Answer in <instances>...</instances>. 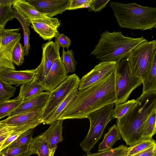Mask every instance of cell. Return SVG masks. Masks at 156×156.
Masks as SVG:
<instances>
[{
  "mask_svg": "<svg viewBox=\"0 0 156 156\" xmlns=\"http://www.w3.org/2000/svg\"><path fill=\"white\" fill-rule=\"evenodd\" d=\"M115 99V70L107 77L78 92L58 120L87 118L92 112L114 104Z\"/></svg>",
  "mask_w": 156,
  "mask_h": 156,
  "instance_id": "1",
  "label": "cell"
},
{
  "mask_svg": "<svg viewBox=\"0 0 156 156\" xmlns=\"http://www.w3.org/2000/svg\"><path fill=\"white\" fill-rule=\"evenodd\" d=\"M134 107L124 117L117 119L116 125L127 145L132 146L142 139L143 124L156 108V91L142 94Z\"/></svg>",
  "mask_w": 156,
  "mask_h": 156,
  "instance_id": "2",
  "label": "cell"
},
{
  "mask_svg": "<svg viewBox=\"0 0 156 156\" xmlns=\"http://www.w3.org/2000/svg\"><path fill=\"white\" fill-rule=\"evenodd\" d=\"M100 36L97 45L90 54L102 62L118 63L127 57L135 47L147 40L143 36L137 38L125 37L119 31H105Z\"/></svg>",
  "mask_w": 156,
  "mask_h": 156,
  "instance_id": "3",
  "label": "cell"
},
{
  "mask_svg": "<svg viewBox=\"0 0 156 156\" xmlns=\"http://www.w3.org/2000/svg\"><path fill=\"white\" fill-rule=\"evenodd\" d=\"M119 25L121 28L141 30L156 28V7L144 6L133 2L110 3Z\"/></svg>",
  "mask_w": 156,
  "mask_h": 156,
  "instance_id": "4",
  "label": "cell"
},
{
  "mask_svg": "<svg viewBox=\"0 0 156 156\" xmlns=\"http://www.w3.org/2000/svg\"><path fill=\"white\" fill-rule=\"evenodd\" d=\"M114 104H110L95 110L87 117L90 122L88 133L80 144L83 151L87 154L101 138L107 124L111 120Z\"/></svg>",
  "mask_w": 156,
  "mask_h": 156,
  "instance_id": "5",
  "label": "cell"
},
{
  "mask_svg": "<svg viewBox=\"0 0 156 156\" xmlns=\"http://www.w3.org/2000/svg\"><path fill=\"white\" fill-rule=\"evenodd\" d=\"M156 50V40H147L136 46L127 59L133 73L143 83L149 73Z\"/></svg>",
  "mask_w": 156,
  "mask_h": 156,
  "instance_id": "6",
  "label": "cell"
},
{
  "mask_svg": "<svg viewBox=\"0 0 156 156\" xmlns=\"http://www.w3.org/2000/svg\"><path fill=\"white\" fill-rule=\"evenodd\" d=\"M142 84V81L132 72L127 57L122 59L115 69V105L126 102L132 92Z\"/></svg>",
  "mask_w": 156,
  "mask_h": 156,
  "instance_id": "7",
  "label": "cell"
},
{
  "mask_svg": "<svg viewBox=\"0 0 156 156\" xmlns=\"http://www.w3.org/2000/svg\"><path fill=\"white\" fill-rule=\"evenodd\" d=\"M21 29L4 28L0 30V72L15 69L12 53L21 38V34L18 32Z\"/></svg>",
  "mask_w": 156,
  "mask_h": 156,
  "instance_id": "8",
  "label": "cell"
},
{
  "mask_svg": "<svg viewBox=\"0 0 156 156\" xmlns=\"http://www.w3.org/2000/svg\"><path fill=\"white\" fill-rule=\"evenodd\" d=\"M80 79L76 74L68 76L59 86L50 92V95L44 108L42 118L44 120L54 111L74 89L79 87Z\"/></svg>",
  "mask_w": 156,
  "mask_h": 156,
  "instance_id": "9",
  "label": "cell"
},
{
  "mask_svg": "<svg viewBox=\"0 0 156 156\" xmlns=\"http://www.w3.org/2000/svg\"><path fill=\"white\" fill-rule=\"evenodd\" d=\"M42 54L41 61L38 67V71L34 79L42 83L48 74L54 61L60 57V47L52 41L43 44L42 46Z\"/></svg>",
  "mask_w": 156,
  "mask_h": 156,
  "instance_id": "10",
  "label": "cell"
},
{
  "mask_svg": "<svg viewBox=\"0 0 156 156\" xmlns=\"http://www.w3.org/2000/svg\"><path fill=\"white\" fill-rule=\"evenodd\" d=\"M118 63L116 62L102 61L95 66L80 79L78 87L79 91L108 76L115 70Z\"/></svg>",
  "mask_w": 156,
  "mask_h": 156,
  "instance_id": "11",
  "label": "cell"
},
{
  "mask_svg": "<svg viewBox=\"0 0 156 156\" xmlns=\"http://www.w3.org/2000/svg\"><path fill=\"white\" fill-rule=\"evenodd\" d=\"M31 27L44 40L50 41L59 33L58 28L60 21L57 18L47 17L36 19L31 21Z\"/></svg>",
  "mask_w": 156,
  "mask_h": 156,
  "instance_id": "12",
  "label": "cell"
},
{
  "mask_svg": "<svg viewBox=\"0 0 156 156\" xmlns=\"http://www.w3.org/2000/svg\"><path fill=\"white\" fill-rule=\"evenodd\" d=\"M38 11L45 16L52 18L68 10L71 0H27Z\"/></svg>",
  "mask_w": 156,
  "mask_h": 156,
  "instance_id": "13",
  "label": "cell"
},
{
  "mask_svg": "<svg viewBox=\"0 0 156 156\" xmlns=\"http://www.w3.org/2000/svg\"><path fill=\"white\" fill-rule=\"evenodd\" d=\"M68 76L66 66L60 57L55 60L42 84L45 91L50 92L64 81Z\"/></svg>",
  "mask_w": 156,
  "mask_h": 156,
  "instance_id": "14",
  "label": "cell"
},
{
  "mask_svg": "<svg viewBox=\"0 0 156 156\" xmlns=\"http://www.w3.org/2000/svg\"><path fill=\"white\" fill-rule=\"evenodd\" d=\"M63 120H58L50 124L49 128L40 135L47 142L49 148V156H54L58 143L62 142Z\"/></svg>",
  "mask_w": 156,
  "mask_h": 156,
  "instance_id": "15",
  "label": "cell"
},
{
  "mask_svg": "<svg viewBox=\"0 0 156 156\" xmlns=\"http://www.w3.org/2000/svg\"><path fill=\"white\" fill-rule=\"evenodd\" d=\"M38 69V67L35 69L20 71L10 69L0 72V78L17 87L33 80Z\"/></svg>",
  "mask_w": 156,
  "mask_h": 156,
  "instance_id": "16",
  "label": "cell"
},
{
  "mask_svg": "<svg viewBox=\"0 0 156 156\" xmlns=\"http://www.w3.org/2000/svg\"><path fill=\"white\" fill-rule=\"evenodd\" d=\"M44 108L8 116L0 121V126H20L43 119L42 115Z\"/></svg>",
  "mask_w": 156,
  "mask_h": 156,
  "instance_id": "17",
  "label": "cell"
},
{
  "mask_svg": "<svg viewBox=\"0 0 156 156\" xmlns=\"http://www.w3.org/2000/svg\"><path fill=\"white\" fill-rule=\"evenodd\" d=\"M49 95V92H43L23 101L19 106L11 113L9 117L44 108Z\"/></svg>",
  "mask_w": 156,
  "mask_h": 156,
  "instance_id": "18",
  "label": "cell"
},
{
  "mask_svg": "<svg viewBox=\"0 0 156 156\" xmlns=\"http://www.w3.org/2000/svg\"><path fill=\"white\" fill-rule=\"evenodd\" d=\"M12 7L14 10L30 24L31 21L33 20L47 17L26 0H16Z\"/></svg>",
  "mask_w": 156,
  "mask_h": 156,
  "instance_id": "19",
  "label": "cell"
},
{
  "mask_svg": "<svg viewBox=\"0 0 156 156\" xmlns=\"http://www.w3.org/2000/svg\"><path fill=\"white\" fill-rule=\"evenodd\" d=\"M44 90L45 89L43 84L34 79L32 81L21 86L19 94L16 97L23 101Z\"/></svg>",
  "mask_w": 156,
  "mask_h": 156,
  "instance_id": "20",
  "label": "cell"
},
{
  "mask_svg": "<svg viewBox=\"0 0 156 156\" xmlns=\"http://www.w3.org/2000/svg\"><path fill=\"white\" fill-rule=\"evenodd\" d=\"M78 93V88L72 91L58 106L44 120L43 123L50 125L58 120L63 112L76 97Z\"/></svg>",
  "mask_w": 156,
  "mask_h": 156,
  "instance_id": "21",
  "label": "cell"
},
{
  "mask_svg": "<svg viewBox=\"0 0 156 156\" xmlns=\"http://www.w3.org/2000/svg\"><path fill=\"white\" fill-rule=\"evenodd\" d=\"M121 137L120 133L116 125L113 124L105 134L102 141L99 145L98 152L112 148L114 144Z\"/></svg>",
  "mask_w": 156,
  "mask_h": 156,
  "instance_id": "22",
  "label": "cell"
},
{
  "mask_svg": "<svg viewBox=\"0 0 156 156\" xmlns=\"http://www.w3.org/2000/svg\"><path fill=\"white\" fill-rule=\"evenodd\" d=\"M42 123H43V120L41 119L21 126L15 127L0 126V147L14 131L24 129H34Z\"/></svg>",
  "mask_w": 156,
  "mask_h": 156,
  "instance_id": "23",
  "label": "cell"
},
{
  "mask_svg": "<svg viewBox=\"0 0 156 156\" xmlns=\"http://www.w3.org/2000/svg\"><path fill=\"white\" fill-rule=\"evenodd\" d=\"M142 84V94L156 91V50L148 76Z\"/></svg>",
  "mask_w": 156,
  "mask_h": 156,
  "instance_id": "24",
  "label": "cell"
},
{
  "mask_svg": "<svg viewBox=\"0 0 156 156\" xmlns=\"http://www.w3.org/2000/svg\"><path fill=\"white\" fill-rule=\"evenodd\" d=\"M156 132V108L144 122L141 131L142 139L151 138Z\"/></svg>",
  "mask_w": 156,
  "mask_h": 156,
  "instance_id": "25",
  "label": "cell"
},
{
  "mask_svg": "<svg viewBox=\"0 0 156 156\" xmlns=\"http://www.w3.org/2000/svg\"><path fill=\"white\" fill-rule=\"evenodd\" d=\"M15 18L17 19L21 24L23 33L24 55L27 56L29 54L30 45V32L29 26L30 24L27 22L20 14L13 10Z\"/></svg>",
  "mask_w": 156,
  "mask_h": 156,
  "instance_id": "26",
  "label": "cell"
},
{
  "mask_svg": "<svg viewBox=\"0 0 156 156\" xmlns=\"http://www.w3.org/2000/svg\"><path fill=\"white\" fill-rule=\"evenodd\" d=\"M137 102V100L133 99L115 105L113 110L112 118L118 119L124 117L134 107Z\"/></svg>",
  "mask_w": 156,
  "mask_h": 156,
  "instance_id": "27",
  "label": "cell"
},
{
  "mask_svg": "<svg viewBox=\"0 0 156 156\" xmlns=\"http://www.w3.org/2000/svg\"><path fill=\"white\" fill-rule=\"evenodd\" d=\"M30 146L35 150L38 156H49L48 144L41 135L33 138Z\"/></svg>",
  "mask_w": 156,
  "mask_h": 156,
  "instance_id": "28",
  "label": "cell"
},
{
  "mask_svg": "<svg viewBox=\"0 0 156 156\" xmlns=\"http://www.w3.org/2000/svg\"><path fill=\"white\" fill-rule=\"evenodd\" d=\"M22 101L17 97L0 103V119L9 116L11 113L22 103Z\"/></svg>",
  "mask_w": 156,
  "mask_h": 156,
  "instance_id": "29",
  "label": "cell"
},
{
  "mask_svg": "<svg viewBox=\"0 0 156 156\" xmlns=\"http://www.w3.org/2000/svg\"><path fill=\"white\" fill-rule=\"evenodd\" d=\"M156 144L152 138L143 139L138 143L128 147L125 156H131L144 151Z\"/></svg>",
  "mask_w": 156,
  "mask_h": 156,
  "instance_id": "30",
  "label": "cell"
},
{
  "mask_svg": "<svg viewBox=\"0 0 156 156\" xmlns=\"http://www.w3.org/2000/svg\"><path fill=\"white\" fill-rule=\"evenodd\" d=\"M12 85L11 83L0 78V103L10 100L14 95L16 86Z\"/></svg>",
  "mask_w": 156,
  "mask_h": 156,
  "instance_id": "31",
  "label": "cell"
},
{
  "mask_svg": "<svg viewBox=\"0 0 156 156\" xmlns=\"http://www.w3.org/2000/svg\"><path fill=\"white\" fill-rule=\"evenodd\" d=\"M74 55V53L71 50L68 49L66 51L64 49H62L61 58L66 66L68 74L70 73H73L76 70L77 61L75 60Z\"/></svg>",
  "mask_w": 156,
  "mask_h": 156,
  "instance_id": "32",
  "label": "cell"
},
{
  "mask_svg": "<svg viewBox=\"0 0 156 156\" xmlns=\"http://www.w3.org/2000/svg\"><path fill=\"white\" fill-rule=\"evenodd\" d=\"M11 5H0V30L4 29L7 22L15 18Z\"/></svg>",
  "mask_w": 156,
  "mask_h": 156,
  "instance_id": "33",
  "label": "cell"
},
{
  "mask_svg": "<svg viewBox=\"0 0 156 156\" xmlns=\"http://www.w3.org/2000/svg\"><path fill=\"white\" fill-rule=\"evenodd\" d=\"M128 147L122 144L114 148L95 153H90L85 156H125Z\"/></svg>",
  "mask_w": 156,
  "mask_h": 156,
  "instance_id": "34",
  "label": "cell"
},
{
  "mask_svg": "<svg viewBox=\"0 0 156 156\" xmlns=\"http://www.w3.org/2000/svg\"><path fill=\"white\" fill-rule=\"evenodd\" d=\"M34 129H30L21 134L7 148H11L23 145H30L33 138Z\"/></svg>",
  "mask_w": 156,
  "mask_h": 156,
  "instance_id": "35",
  "label": "cell"
},
{
  "mask_svg": "<svg viewBox=\"0 0 156 156\" xmlns=\"http://www.w3.org/2000/svg\"><path fill=\"white\" fill-rule=\"evenodd\" d=\"M30 145H25L11 148H6L1 151L3 156H22L27 151Z\"/></svg>",
  "mask_w": 156,
  "mask_h": 156,
  "instance_id": "36",
  "label": "cell"
},
{
  "mask_svg": "<svg viewBox=\"0 0 156 156\" xmlns=\"http://www.w3.org/2000/svg\"><path fill=\"white\" fill-rule=\"evenodd\" d=\"M23 46L20 41L14 47L12 53V59L14 64L18 66H21L24 62Z\"/></svg>",
  "mask_w": 156,
  "mask_h": 156,
  "instance_id": "37",
  "label": "cell"
},
{
  "mask_svg": "<svg viewBox=\"0 0 156 156\" xmlns=\"http://www.w3.org/2000/svg\"><path fill=\"white\" fill-rule=\"evenodd\" d=\"M110 0H91L88 8L89 12H99L105 8Z\"/></svg>",
  "mask_w": 156,
  "mask_h": 156,
  "instance_id": "38",
  "label": "cell"
},
{
  "mask_svg": "<svg viewBox=\"0 0 156 156\" xmlns=\"http://www.w3.org/2000/svg\"><path fill=\"white\" fill-rule=\"evenodd\" d=\"M27 129H23L14 131L6 140L3 144L0 147V151L7 148L13 143L22 133L28 130Z\"/></svg>",
  "mask_w": 156,
  "mask_h": 156,
  "instance_id": "39",
  "label": "cell"
},
{
  "mask_svg": "<svg viewBox=\"0 0 156 156\" xmlns=\"http://www.w3.org/2000/svg\"><path fill=\"white\" fill-rule=\"evenodd\" d=\"M55 42L58 44L63 49L66 48L68 49L71 44L70 38L63 34H59L55 37Z\"/></svg>",
  "mask_w": 156,
  "mask_h": 156,
  "instance_id": "40",
  "label": "cell"
},
{
  "mask_svg": "<svg viewBox=\"0 0 156 156\" xmlns=\"http://www.w3.org/2000/svg\"><path fill=\"white\" fill-rule=\"evenodd\" d=\"M91 0H71L68 10L88 8Z\"/></svg>",
  "mask_w": 156,
  "mask_h": 156,
  "instance_id": "41",
  "label": "cell"
},
{
  "mask_svg": "<svg viewBox=\"0 0 156 156\" xmlns=\"http://www.w3.org/2000/svg\"><path fill=\"white\" fill-rule=\"evenodd\" d=\"M156 149V144L148 148L131 156H154Z\"/></svg>",
  "mask_w": 156,
  "mask_h": 156,
  "instance_id": "42",
  "label": "cell"
},
{
  "mask_svg": "<svg viewBox=\"0 0 156 156\" xmlns=\"http://www.w3.org/2000/svg\"><path fill=\"white\" fill-rule=\"evenodd\" d=\"M16 0H0V5H11L12 6Z\"/></svg>",
  "mask_w": 156,
  "mask_h": 156,
  "instance_id": "43",
  "label": "cell"
},
{
  "mask_svg": "<svg viewBox=\"0 0 156 156\" xmlns=\"http://www.w3.org/2000/svg\"><path fill=\"white\" fill-rule=\"evenodd\" d=\"M33 154H36V151L33 148L30 146L29 150L22 156H30Z\"/></svg>",
  "mask_w": 156,
  "mask_h": 156,
  "instance_id": "44",
  "label": "cell"
},
{
  "mask_svg": "<svg viewBox=\"0 0 156 156\" xmlns=\"http://www.w3.org/2000/svg\"><path fill=\"white\" fill-rule=\"evenodd\" d=\"M154 156H156V149L155 151L154 152Z\"/></svg>",
  "mask_w": 156,
  "mask_h": 156,
  "instance_id": "45",
  "label": "cell"
},
{
  "mask_svg": "<svg viewBox=\"0 0 156 156\" xmlns=\"http://www.w3.org/2000/svg\"><path fill=\"white\" fill-rule=\"evenodd\" d=\"M0 156H3L0 153Z\"/></svg>",
  "mask_w": 156,
  "mask_h": 156,
  "instance_id": "46",
  "label": "cell"
},
{
  "mask_svg": "<svg viewBox=\"0 0 156 156\" xmlns=\"http://www.w3.org/2000/svg\"><path fill=\"white\" fill-rule=\"evenodd\" d=\"M85 156V155H83V156Z\"/></svg>",
  "mask_w": 156,
  "mask_h": 156,
  "instance_id": "47",
  "label": "cell"
},
{
  "mask_svg": "<svg viewBox=\"0 0 156 156\" xmlns=\"http://www.w3.org/2000/svg\"></svg>",
  "mask_w": 156,
  "mask_h": 156,
  "instance_id": "48",
  "label": "cell"
}]
</instances>
